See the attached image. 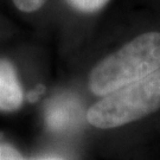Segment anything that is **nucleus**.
Wrapping results in <instances>:
<instances>
[{"instance_id":"obj_1","label":"nucleus","mask_w":160,"mask_h":160,"mask_svg":"<svg viewBox=\"0 0 160 160\" xmlns=\"http://www.w3.org/2000/svg\"><path fill=\"white\" fill-rule=\"evenodd\" d=\"M160 70V32L138 36L102 59L89 76V88L104 96Z\"/></svg>"},{"instance_id":"obj_2","label":"nucleus","mask_w":160,"mask_h":160,"mask_svg":"<svg viewBox=\"0 0 160 160\" xmlns=\"http://www.w3.org/2000/svg\"><path fill=\"white\" fill-rule=\"evenodd\" d=\"M160 108V70L121 87L94 103L87 112L92 126L110 129L142 119Z\"/></svg>"},{"instance_id":"obj_3","label":"nucleus","mask_w":160,"mask_h":160,"mask_svg":"<svg viewBox=\"0 0 160 160\" xmlns=\"http://www.w3.org/2000/svg\"><path fill=\"white\" fill-rule=\"evenodd\" d=\"M23 101L24 92L13 65L6 59H0V110H17Z\"/></svg>"},{"instance_id":"obj_4","label":"nucleus","mask_w":160,"mask_h":160,"mask_svg":"<svg viewBox=\"0 0 160 160\" xmlns=\"http://www.w3.org/2000/svg\"><path fill=\"white\" fill-rule=\"evenodd\" d=\"M109 0H67L72 8L83 13H92L101 10L108 4Z\"/></svg>"},{"instance_id":"obj_5","label":"nucleus","mask_w":160,"mask_h":160,"mask_svg":"<svg viewBox=\"0 0 160 160\" xmlns=\"http://www.w3.org/2000/svg\"><path fill=\"white\" fill-rule=\"evenodd\" d=\"M14 5L18 10L22 12H34L39 10L42 6L46 2V0H13Z\"/></svg>"},{"instance_id":"obj_6","label":"nucleus","mask_w":160,"mask_h":160,"mask_svg":"<svg viewBox=\"0 0 160 160\" xmlns=\"http://www.w3.org/2000/svg\"><path fill=\"white\" fill-rule=\"evenodd\" d=\"M0 160H24L17 148L8 143H0Z\"/></svg>"},{"instance_id":"obj_7","label":"nucleus","mask_w":160,"mask_h":160,"mask_svg":"<svg viewBox=\"0 0 160 160\" xmlns=\"http://www.w3.org/2000/svg\"><path fill=\"white\" fill-rule=\"evenodd\" d=\"M43 90H44V88H43V87H38V88L33 89V90H32V92L28 95V100H29V101H31V102L36 101V100L39 97V95L42 94V92H43Z\"/></svg>"}]
</instances>
